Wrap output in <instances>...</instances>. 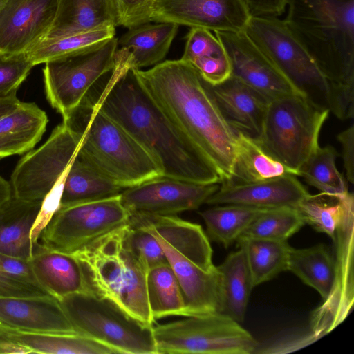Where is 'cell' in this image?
I'll use <instances>...</instances> for the list:
<instances>
[{
	"label": "cell",
	"instance_id": "cell-1",
	"mask_svg": "<svg viewBox=\"0 0 354 354\" xmlns=\"http://www.w3.org/2000/svg\"><path fill=\"white\" fill-rule=\"evenodd\" d=\"M86 97L121 126L151 157L163 177L220 184L214 170L142 85L128 52L116 50L106 81Z\"/></svg>",
	"mask_w": 354,
	"mask_h": 354
},
{
	"label": "cell",
	"instance_id": "cell-2",
	"mask_svg": "<svg viewBox=\"0 0 354 354\" xmlns=\"http://www.w3.org/2000/svg\"><path fill=\"white\" fill-rule=\"evenodd\" d=\"M147 92L203 156L219 178H230L238 133L223 115L209 84L187 62L166 60L136 69Z\"/></svg>",
	"mask_w": 354,
	"mask_h": 354
},
{
	"label": "cell",
	"instance_id": "cell-3",
	"mask_svg": "<svg viewBox=\"0 0 354 354\" xmlns=\"http://www.w3.org/2000/svg\"><path fill=\"white\" fill-rule=\"evenodd\" d=\"M286 24L310 53L327 84L326 105L354 116V0H286Z\"/></svg>",
	"mask_w": 354,
	"mask_h": 354
},
{
	"label": "cell",
	"instance_id": "cell-4",
	"mask_svg": "<svg viewBox=\"0 0 354 354\" xmlns=\"http://www.w3.org/2000/svg\"><path fill=\"white\" fill-rule=\"evenodd\" d=\"M62 117L82 136L76 156L123 189L162 176L146 151L86 97Z\"/></svg>",
	"mask_w": 354,
	"mask_h": 354
},
{
	"label": "cell",
	"instance_id": "cell-5",
	"mask_svg": "<svg viewBox=\"0 0 354 354\" xmlns=\"http://www.w3.org/2000/svg\"><path fill=\"white\" fill-rule=\"evenodd\" d=\"M72 254L80 261L97 294L153 326L147 293L148 271L131 248L127 223Z\"/></svg>",
	"mask_w": 354,
	"mask_h": 354
},
{
	"label": "cell",
	"instance_id": "cell-6",
	"mask_svg": "<svg viewBox=\"0 0 354 354\" xmlns=\"http://www.w3.org/2000/svg\"><path fill=\"white\" fill-rule=\"evenodd\" d=\"M329 109L305 95L269 102L257 142L298 176V170L319 145Z\"/></svg>",
	"mask_w": 354,
	"mask_h": 354
},
{
	"label": "cell",
	"instance_id": "cell-7",
	"mask_svg": "<svg viewBox=\"0 0 354 354\" xmlns=\"http://www.w3.org/2000/svg\"><path fill=\"white\" fill-rule=\"evenodd\" d=\"M75 332L125 354H158L153 326L129 315L96 292L59 299Z\"/></svg>",
	"mask_w": 354,
	"mask_h": 354
},
{
	"label": "cell",
	"instance_id": "cell-8",
	"mask_svg": "<svg viewBox=\"0 0 354 354\" xmlns=\"http://www.w3.org/2000/svg\"><path fill=\"white\" fill-rule=\"evenodd\" d=\"M153 333L158 354H252L259 348L248 330L222 313L158 324Z\"/></svg>",
	"mask_w": 354,
	"mask_h": 354
},
{
	"label": "cell",
	"instance_id": "cell-9",
	"mask_svg": "<svg viewBox=\"0 0 354 354\" xmlns=\"http://www.w3.org/2000/svg\"><path fill=\"white\" fill-rule=\"evenodd\" d=\"M113 37L46 62L43 69L46 97L62 116L76 108L115 64Z\"/></svg>",
	"mask_w": 354,
	"mask_h": 354
},
{
	"label": "cell",
	"instance_id": "cell-10",
	"mask_svg": "<svg viewBox=\"0 0 354 354\" xmlns=\"http://www.w3.org/2000/svg\"><path fill=\"white\" fill-rule=\"evenodd\" d=\"M130 214L120 194L59 206L41 232L37 243L46 250L72 254L127 224Z\"/></svg>",
	"mask_w": 354,
	"mask_h": 354
},
{
	"label": "cell",
	"instance_id": "cell-11",
	"mask_svg": "<svg viewBox=\"0 0 354 354\" xmlns=\"http://www.w3.org/2000/svg\"><path fill=\"white\" fill-rule=\"evenodd\" d=\"M243 31L299 90L327 107L324 76L284 20L272 16L251 17Z\"/></svg>",
	"mask_w": 354,
	"mask_h": 354
},
{
	"label": "cell",
	"instance_id": "cell-12",
	"mask_svg": "<svg viewBox=\"0 0 354 354\" xmlns=\"http://www.w3.org/2000/svg\"><path fill=\"white\" fill-rule=\"evenodd\" d=\"M81 139L64 122L57 125L44 144L18 162L10 177L12 196L42 201L66 174Z\"/></svg>",
	"mask_w": 354,
	"mask_h": 354
},
{
	"label": "cell",
	"instance_id": "cell-13",
	"mask_svg": "<svg viewBox=\"0 0 354 354\" xmlns=\"http://www.w3.org/2000/svg\"><path fill=\"white\" fill-rule=\"evenodd\" d=\"M230 61L231 75L269 102L292 95H305L277 68L245 32H215Z\"/></svg>",
	"mask_w": 354,
	"mask_h": 354
},
{
	"label": "cell",
	"instance_id": "cell-14",
	"mask_svg": "<svg viewBox=\"0 0 354 354\" xmlns=\"http://www.w3.org/2000/svg\"><path fill=\"white\" fill-rule=\"evenodd\" d=\"M218 188V183L201 184L160 176L124 189L120 198L130 213L176 216L197 209Z\"/></svg>",
	"mask_w": 354,
	"mask_h": 354
},
{
	"label": "cell",
	"instance_id": "cell-15",
	"mask_svg": "<svg viewBox=\"0 0 354 354\" xmlns=\"http://www.w3.org/2000/svg\"><path fill=\"white\" fill-rule=\"evenodd\" d=\"M354 210L338 226L334 239L335 277L332 290L313 313L310 331L318 339L339 325L353 306V227Z\"/></svg>",
	"mask_w": 354,
	"mask_h": 354
},
{
	"label": "cell",
	"instance_id": "cell-16",
	"mask_svg": "<svg viewBox=\"0 0 354 354\" xmlns=\"http://www.w3.org/2000/svg\"><path fill=\"white\" fill-rule=\"evenodd\" d=\"M242 0H156L151 21L169 22L210 31L244 30L250 18Z\"/></svg>",
	"mask_w": 354,
	"mask_h": 354
},
{
	"label": "cell",
	"instance_id": "cell-17",
	"mask_svg": "<svg viewBox=\"0 0 354 354\" xmlns=\"http://www.w3.org/2000/svg\"><path fill=\"white\" fill-rule=\"evenodd\" d=\"M130 223L147 230L159 243L182 289L186 317L221 313V277L217 266L190 259L174 248L153 230Z\"/></svg>",
	"mask_w": 354,
	"mask_h": 354
},
{
	"label": "cell",
	"instance_id": "cell-18",
	"mask_svg": "<svg viewBox=\"0 0 354 354\" xmlns=\"http://www.w3.org/2000/svg\"><path fill=\"white\" fill-rule=\"evenodd\" d=\"M58 0H6L0 10V55L24 54L46 39Z\"/></svg>",
	"mask_w": 354,
	"mask_h": 354
},
{
	"label": "cell",
	"instance_id": "cell-19",
	"mask_svg": "<svg viewBox=\"0 0 354 354\" xmlns=\"http://www.w3.org/2000/svg\"><path fill=\"white\" fill-rule=\"evenodd\" d=\"M0 328L28 333L77 334L54 297H0Z\"/></svg>",
	"mask_w": 354,
	"mask_h": 354
},
{
	"label": "cell",
	"instance_id": "cell-20",
	"mask_svg": "<svg viewBox=\"0 0 354 354\" xmlns=\"http://www.w3.org/2000/svg\"><path fill=\"white\" fill-rule=\"evenodd\" d=\"M221 185L206 204H237L263 209L296 207L308 194L297 176L292 174L253 183Z\"/></svg>",
	"mask_w": 354,
	"mask_h": 354
},
{
	"label": "cell",
	"instance_id": "cell-21",
	"mask_svg": "<svg viewBox=\"0 0 354 354\" xmlns=\"http://www.w3.org/2000/svg\"><path fill=\"white\" fill-rule=\"evenodd\" d=\"M209 86L230 125L257 139L269 101L232 75L220 84Z\"/></svg>",
	"mask_w": 354,
	"mask_h": 354
},
{
	"label": "cell",
	"instance_id": "cell-22",
	"mask_svg": "<svg viewBox=\"0 0 354 354\" xmlns=\"http://www.w3.org/2000/svg\"><path fill=\"white\" fill-rule=\"evenodd\" d=\"M120 21L117 0H58L53 23L45 39L115 28Z\"/></svg>",
	"mask_w": 354,
	"mask_h": 354
},
{
	"label": "cell",
	"instance_id": "cell-23",
	"mask_svg": "<svg viewBox=\"0 0 354 354\" xmlns=\"http://www.w3.org/2000/svg\"><path fill=\"white\" fill-rule=\"evenodd\" d=\"M41 285L58 300L78 292H95L78 259L41 248L28 260Z\"/></svg>",
	"mask_w": 354,
	"mask_h": 354
},
{
	"label": "cell",
	"instance_id": "cell-24",
	"mask_svg": "<svg viewBox=\"0 0 354 354\" xmlns=\"http://www.w3.org/2000/svg\"><path fill=\"white\" fill-rule=\"evenodd\" d=\"M48 119L35 103L21 102L0 118V159L30 151L41 140Z\"/></svg>",
	"mask_w": 354,
	"mask_h": 354
},
{
	"label": "cell",
	"instance_id": "cell-25",
	"mask_svg": "<svg viewBox=\"0 0 354 354\" xmlns=\"http://www.w3.org/2000/svg\"><path fill=\"white\" fill-rule=\"evenodd\" d=\"M42 201L12 196L0 207V253L28 261L32 257L34 249L30 234Z\"/></svg>",
	"mask_w": 354,
	"mask_h": 354
},
{
	"label": "cell",
	"instance_id": "cell-26",
	"mask_svg": "<svg viewBox=\"0 0 354 354\" xmlns=\"http://www.w3.org/2000/svg\"><path fill=\"white\" fill-rule=\"evenodd\" d=\"M178 28L169 22L142 24L129 28L118 39V45L128 52L133 68L155 66L165 57Z\"/></svg>",
	"mask_w": 354,
	"mask_h": 354
},
{
	"label": "cell",
	"instance_id": "cell-27",
	"mask_svg": "<svg viewBox=\"0 0 354 354\" xmlns=\"http://www.w3.org/2000/svg\"><path fill=\"white\" fill-rule=\"evenodd\" d=\"M181 59L189 63L210 85L220 84L231 75V64L223 45L205 28H191Z\"/></svg>",
	"mask_w": 354,
	"mask_h": 354
},
{
	"label": "cell",
	"instance_id": "cell-28",
	"mask_svg": "<svg viewBox=\"0 0 354 354\" xmlns=\"http://www.w3.org/2000/svg\"><path fill=\"white\" fill-rule=\"evenodd\" d=\"M238 142L230 178L221 184L243 185L296 174L268 153L257 140L238 131Z\"/></svg>",
	"mask_w": 354,
	"mask_h": 354
},
{
	"label": "cell",
	"instance_id": "cell-29",
	"mask_svg": "<svg viewBox=\"0 0 354 354\" xmlns=\"http://www.w3.org/2000/svg\"><path fill=\"white\" fill-rule=\"evenodd\" d=\"M217 268L221 277V313L241 324L255 287L244 252L239 248L230 253Z\"/></svg>",
	"mask_w": 354,
	"mask_h": 354
},
{
	"label": "cell",
	"instance_id": "cell-30",
	"mask_svg": "<svg viewBox=\"0 0 354 354\" xmlns=\"http://www.w3.org/2000/svg\"><path fill=\"white\" fill-rule=\"evenodd\" d=\"M335 268V259L324 244L290 250L287 270L316 290L323 301L333 287Z\"/></svg>",
	"mask_w": 354,
	"mask_h": 354
},
{
	"label": "cell",
	"instance_id": "cell-31",
	"mask_svg": "<svg viewBox=\"0 0 354 354\" xmlns=\"http://www.w3.org/2000/svg\"><path fill=\"white\" fill-rule=\"evenodd\" d=\"M124 189L75 156L65 177L59 206L113 196Z\"/></svg>",
	"mask_w": 354,
	"mask_h": 354
},
{
	"label": "cell",
	"instance_id": "cell-32",
	"mask_svg": "<svg viewBox=\"0 0 354 354\" xmlns=\"http://www.w3.org/2000/svg\"><path fill=\"white\" fill-rule=\"evenodd\" d=\"M296 208L306 224L326 234L333 240L343 219L354 210V196L348 191L343 194L308 193Z\"/></svg>",
	"mask_w": 354,
	"mask_h": 354
},
{
	"label": "cell",
	"instance_id": "cell-33",
	"mask_svg": "<svg viewBox=\"0 0 354 354\" xmlns=\"http://www.w3.org/2000/svg\"><path fill=\"white\" fill-rule=\"evenodd\" d=\"M236 242L244 252L254 286L287 270L292 248L288 241L240 236Z\"/></svg>",
	"mask_w": 354,
	"mask_h": 354
},
{
	"label": "cell",
	"instance_id": "cell-34",
	"mask_svg": "<svg viewBox=\"0 0 354 354\" xmlns=\"http://www.w3.org/2000/svg\"><path fill=\"white\" fill-rule=\"evenodd\" d=\"M268 209L237 204L216 205L198 212L203 219L209 239L227 248L263 212Z\"/></svg>",
	"mask_w": 354,
	"mask_h": 354
},
{
	"label": "cell",
	"instance_id": "cell-35",
	"mask_svg": "<svg viewBox=\"0 0 354 354\" xmlns=\"http://www.w3.org/2000/svg\"><path fill=\"white\" fill-rule=\"evenodd\" d=\"M8 338L32 353L51 354H113L109 347L79 334L5 330Z\"/></svg>",
	"mask_w": 354,
	"mask_h": 354
},
{
	"label": "cell",
	"instance_id": "cell-36",
	"mask_svg": "<svg viewBox=\"0 0 354 354\" xmlns=\"http://www.w3.org/2000/svg\"><path fill=\"white\" fill-rule=\"evenodd\" d=\"M147 293L151 314L155 321L169 316L186 317L183 293L169 263L149 270Z\"/></svg>",
	"mask_w": 354,
	"mask_h": 354
},
{
	"label": "cell",
	"instance_id": "cell-37",
	"mask_svg": "<svg viewBox=\"0 0 354 354\" xmlns=\"http://www.w3.org/2000/svg\"><path fill=\"white\" fill-rule=\"evenodd\" d=\"M48 296L52 295L39 282L28 260L0 253V297Z\"/></svg>",
	"mask_w": 354,
	"mask_h": 354
},
{
	"label": "cell",
	"instance_id": "cell-38",
	"mask_svg": "<svg viewBox=\"0 0 354 354\" xmlns=\"http://www.w3.org/2000/svg\"><path fill=\"white\" fill-rule=\"evenodd\" d=\"M337 156L333 146H319L299 169L298 176L320 192L343 194L348 192L345 180L335 165Z\"/></svg>",
	"mask_w": 354,
	"mask_h": 354
},
{
	"label": "cell",
	"instance_id": "cell-39",
	"mask_svg": "<svg viewBox=\"0 0 354 354\" xmlns=\"http://www.w3.org/2000/svg\"><path fill=\"white\" fill-rule=\"evenodd\" d=\"M305 224L296 207L268 209L260 214L241 236L288 241Z\"/></svg>",
	"mask_w": 354,
	"mask_h": 354
},
{
	"label": "cell",
	"instance_id": "cell-40",
	"mask_svg": "<svg viewBox=\"0 0 354 354\" xmlns=\"http://www.w3.org/2000/svg\"><path fill=\"white\" fill-rule=\"evenodd\" d=\"M115 28L109 27L62 38L44 39L25 55L36 66L73 53L93 44L115 37Z\"/></svg>",
	"mask_w": 354,
	"mask_h": 354
},
{
	"label": "cell",
	"instance_id": "cell-41",
	"mask_svg": "<svg viewBox=\"0 0 354 354\" xmlns=\"http://www.w3.org/2000/svg\"><path fill=\"white\" fill-rule=\"evenodd\" d=\"M127 224L131 248L148 272L156 266L168 263L164 251L150 232L129 221Z\"/></svg>",
	"mask_w": 354,
	"mask_h": 354
},
{
	"label": "cell",
	"instance_id": "cell-42",
	"mask_svg": "<svg viewBox=\"0 0 354 354\" xmlns=\"http://www.w3.org/2000/svg\"><path fill=\"white\" fill-rule=\"evenodd\" d=\"M33 66L25 53L0 55V98L16 93Z\"/></svg>",
	"mask_w": 354,
	"mask_h": 354
},
{
	"label": "cell",
	"instance_id": "cell-43",
	"mask_svg": "<svg viewBox=\"0 0 354 354\" xmlns=\"http://www.w3.org/2000/svg\"><path fill=\"white\" fill-rule=\"evenodd\" d=\"M156 0H117L120 26L131 28L151 21Z\"/></svg>",
	"mask_w": 354,
	"mask_h": 354
},
{
	"label": "cell",
	"instance_id": "cell-44",
	"mask_svg": "<svg viewBox=\"0 0 354 354\" xmlns=\"http://www.w3.org/2000/svg\"><path fill=\"white\" fill-rule=\"evenodd\" d=\"M342 147V157L346 180L354 183V125L351 124L337 135Z\"/></svg>",
	"mask_w": 354,
	"mask_h": 354
},
{
	"label": "cell",
	"instance_id": "cell-45",
	"mask_svg": "<svg viewBox=\"0 0 354 354\" xmlns=\"http://www.w3.org/2000/svg\"><path fill=\"white\" fill-rule=\"evenodd\" d=\"M251 17L282 15L286 8V0H242Z\"/></svg>",
	"mask_w": 354,
	"mask_h": 354
},
{
	"label": "cell",
	"instance_id": "cell-46",
	"mask_svg": "<svg viewBox=\"0 0 354 354\" xmlns=\"http://www.w3.org/2000/svg\"><path fill=\"white\" fill-rule=\"evenodd\" d=\"M20 102L16 93L0 98V118L14 111Z\"/></svg>",
	"mask_w": 354,
	"mask_h": 354
},
{
	"label": "cell",
	"instance_id": "cell-47",
	"mask_svg": "<svg viewBox=\"0 0 354 354\" xmlns=\"http://www.w3.org/2000/svg\"><path fill=\"white\" fill-rule=\"evenodd\" d=\"M12 196L10 183L0 176V207Z\"/></svg>",
	"mask_w": 354,
	"mask_h": 354
},
{
	"label": "cell",
	"instance_id": "cell-48",
	"mask_svg": "<svg viewBox=\"0 0 354 354\" xmlns=\"http://www.w3.org/2000/svg\"><path fill=\"white\" fill-rule=\"evenodd\" d=\"M6 335V331L0 329V354H4L6 345L10 342Z\"/></svg>",
	"mask_w": 354,
	"mask_h": 354
},
{
	"label": "cell",
	"instance_id": "cell-49",
	"mask_svg": "<svg viewBox=\"0 0 354 354\" xmlns=\"http://www.w3.org/2000/svg\"><path fill=\"white\" fill-rule=\"evenodd\" d=\"M6 1V0H0V10L2 8V6H3V4L5 3Z\"/></svg>",
	"mask_w": 354,
	"mask_h": 354
},
{
	"label": "cell",
	"instance_id": "cell-50",
	"mask_svg": "<svg viewBox=\"0 0 354 354\" xmlns=\"http://www.w3.org/2000/svg\"><path fill=\"white\" fill-rule=\"evenodd\" d=\"M0 329H1V330H3V329H1V328H0Z\"/></svg>",
	"mask_w": 354,
	"mask_h": 354
}]
</instances>
